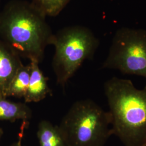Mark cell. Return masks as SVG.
<instances>
[{
	"label": "cell",
	"instance_id": "3",
	"mask_svg": "<svg viewBox=\"0 0 146 146\" xmlns=\"http://www.w3.org/2000/svg\"><path fill=\"white\" fill-rule=\"evenodd\" d=\"M58 127L68 146H104L113 135L109 112L90 99L74 102Z\"/></svg>",
	"mask_w": 146,
	"mask_h": 146
},
{
	"label": "cell",
	"instance_id": "4",
	"mask_svg": "<svg viewBox=\"0 0 146 146\" xmlns=\"http://www.w3.org/2000/svg\"><path fill=\"white\" fill-rule=\"evenodd\" d=\"M52 68L57 83L64 87L86 60H92L99 46L98 38L88 28L71 26L54 34Z\"/></svg>",
	"mask_w": 146,
	"mask_h": 146
},
{
	"label": "cell",
	"instance_id": "11",
	"mask_svg": "<svg viewBox=\"0 0 146 146\" xmlns=\"http://www.w3.org/2000/svg\"><path fill=\"white\" fill-rule=\"evenodd\" d=\"M70 0H31L45 16L55 17L64 9Z\"/></svg>",
	"mask_w": 146,
	"mask_h": 146
},
{
	"label": "cell",
	"instance_id": "2",
	"mask_svg": "<svg viewBox=\"0 0 146 146\" xmlns=\"http://www.w3.org/2000/svg\"><path fill=\"white\" fill-rule=\"evenodd\" d=\"M113 135L125 146H146V86L113 77L104 84Z\"/></svg>",
	"mask_w": 146,
	"mask_h": 146
},
{
	"label": "cell",
	"instance_id": "5",
	"mask_svg": "<svg viewBox=\"0 0 146 146\" xmlns=\"http://www.w3.org/2000/svg\"><path fill=\"white\" fill-rule=\"evenodd\" d=\"M102 68L141 76L146 81V31L122 28L116 31Z\"/></svg>",
	"mask_w": 146,
	"mask_h": 146
},
{
	"label": "cell",
	"instance_id": "13",
	"mask_svg": "<svg viewBox=\"0 0 146 146\" xmlns=\"http://www.w3.org/2000/svg\"><path fill=\"white\" fill-rule=\"evenodd\" d=\"M2 135V131L1 130V129H0V139H1V137Z\"/></svg>",
	"mask_w": 146,
	"mask_h": 146
},
{
	"label": "cell",
	"instance_id": "6",
	"mask_svg": "<svg viewBox=\"0 0 146 146\" xmlns=\"http://www.w3.org/2000/svg\"><path fill=\"white\" fill-rule=\"evenodd\" d=\"M22 64L20 57L0 40V92L4 96L6 97L11 81Z\"/></svg>",
	"mask_w": 146,
	"mask_h": 146
},
{
	"label": "cell",
	"instance_id": "8",
	"mask_svg": "<svg viewBox=\"0 0 146 146\" xmlns=\"http://www.w3.org/2000/svg\"><path fill=\"white\" fill-rule=\"evenodd\" d=\"M31 116L32 111L26 103L10 101L0 92V120L28 122Z\"/></svg>",
	"mask_w": 146,
	"mask_h": 146
},
{
	"label": "cell",
	"instance_id": "10",
	"mask_svg": "<svg viewBox=\"0 0 146 146\" xmlns=\"http://www.w3.org/2000/svg\"><path fill=\"white\" fill-rule=\"evenodd\" d=\"M31 75L30 64H22L12 79L7 90L6 97L18 98L25 97L29 86Z\"/></svg>",
	"mask_w": 146,
	"mask_h": 146
},
{
	"label": "cell",
	"instance_id": "14",
	"mask_svg": "<svg viewBox=\"0 0 146 146\" xmlns=\"http://www.w3.org/2000/svg\"><path fill=\"white\" fill-rule=\"evenodd\" d=\"M0 3H1V0H0Z\"/></svg>",
	"mask_w": 146,
	"mask_h": 146
},
{
	"label": "cell",
	"instance_id": "9",
	"mask_svg": "<svg viewBox=\"0 0 146 146\" xmlns=\"http://www.w3.org/2000/svg\"><path fill=\"white\" fill-rule=\"evenodd\" d=\"M37 137L40 146H68L58 126L47 120L38 123Z\"/></svg>",
	"mask_w": 146,
	"mask_h": 146
},
{
	"label": "cell",
	"instance_id": "7",
	"mask_svg": "<svg viewBox=\"0 0 146 146\" xmlns=\"http://www.w3.org/2000/svg\"><path fill=\"white\" fill-rule=\"evenodd\" d=\"M31 75L29 86L24 97L26 103L38 102L44 99L50 94L47 79L39 67V62L30 61Z\"/></svg>",
	"mask_w": 146,
	"mask_h": 146
},
{
	"label": "cell",
	"instance_id": "1",
	"mask_svg": "<svg viewBox=\"0 0 146 146\" xmlns=\"http://www.w3.org/2000/svg\"><path fill=\"white\" fill-rule=\"evenodd\" d=\"M31 1L11 0L0 11V40L20 58L42 61L54 33Z\"/></svg>",
	"mask_w": 146,
	"mask_h": 146
},
{
	"label": "cell",
	"instance_id": "12",
	"mask_svg": "<svg viewBox=\"0 0 146 146\" xmlns=\"http://www.w3.org/2000/svg\"><path fill=\"white\" fill-rule=\"evenodd\" d=\"M27 126V122H23V125H22L21 127V133H20L19 136V139L17 141H16L15 142H14L13 143H12L10 146H23L22 145V139L23 136V133H24V131L25 129L26 128V127Z\"/></svg>",
	"mask_w": 146,
	"mask_h": 146
}]
</instances>
